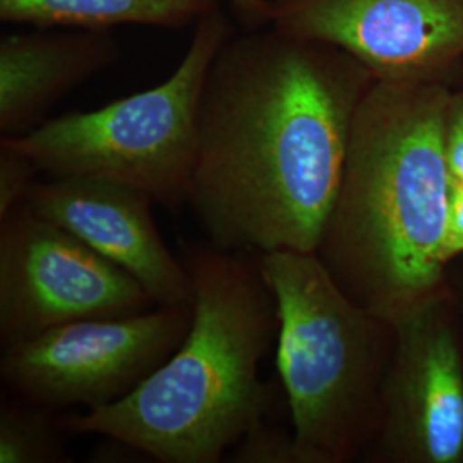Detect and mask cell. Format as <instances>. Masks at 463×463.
I'll return each instance as SVG.
<instances>
[{"instance_id": "cell-1", "label": "cell", "mask_w": 463, "mask_h": 463, "mask_svg": "<svg viewBox=\"0 0 463 463\" xmlns=\"http://www.w3.org/2000/svg\"><path fill=\"white\" fill-rule=\"evenodd\" d=\"M376 78L344 50L273 26L231 38L208 69L187 204L210 244L316 252Z\"/></svg>"}, {"instance_id": "cell-2", "label": "cell", "mask_w": 463, "mask_h": 463, "mask_svg": "<svg viewBox=\"0 0 463 463\" xmlns=\"http://www.w3.org/2000/svg\"><path fill=\"white\" fill-rule=\"evenodd\" d=\"M445 80H374L316 250L355 304L395 321L447 283Z\"/></svg>"}, {"instance_id": "cell-3", "label": "cell", "mask_w": 463, "mask_h": 463, "mask_svg": "<svg viewBox=\"0 0 463 463\" xmlns=\"http://www.w3.org/2000/svg\"><path fill=\"white\" fill-rule=\"evenodd\" d=\"M193 319L183 344L131 393L57 419L64 432L99 434L164 463H216L271 405L260 364L279 338L277 296L260 258L183 244Z\"/></svg>"}, {"instance_id": "cell-4", "label": "cell", "mask_w": 463, "mask_h": 463, "mask_svg": "<svg viewBox=\"0 0 463 463\" xmlns=\"http://www.w3.org/2000/svg\"><path fill=\"white\" fill-rule=\"evenodd\" d=\"M280 315L279 371L298 463L364 458L393 359V321L355 304L316 252L260 254Z\"/></svg>"}, {"instance_id": "cell-5", "label": "cell", "mask_w": 463, "mask_h": 463, "mask_svg": "<svg viewBox=\"0 0 463 463\" xmlns=\"http://www.w3.org/2000/svg\"><path fill=\"white\" fill-rule=\"evenodd\" d=\"M233 34L222 7L194 24L183 61L164 83L97 110L43 120L2 141L53 177L126 184L168 208L189 201L198 158L199 101L208 69Z\"/></svg>"}, {"instance_id": "cell-6", "label": "cell", "mask_w": 463, "mask_h": 463, "mask_svg": "<svg viewBox=\"0 0 463 463\" xmlns=\"http://www.w3.org/2000/svg\"><path fill=\"white\" fill-rule=\"evenodd\" d=\"M193 306H155L129 316L81 319L4 348L2 380L49 411L114 403L183 344Z\"/></svg>"}, {"instance_id": "cell-7", "label": "cell", "mask_w": 463, "mask_h": 463, "mask_svg": "<svg viewBox=\"0 0 463 463\" xmlns=\"http://www.w3.org/2000/svg\"><path fill=\"white\" fill-rule=\"evenodd\" d=\"M126 269L23 201L0 218V344L55 326L155 307Z\"/></svg>"}, {"instance_id": "cell-8", "label": "cell", "mask_w": 463, "mask_h": 463, "mask_svg": "<svg viewBox=\"0 0 463 463\" xmlns=\"http://www.w3.org/2000/svg\"><path fill=\"white\" fill-rule=\"evenodd\" d=\"M393 325V359L364 460L463 463V317L448 283Z\"/></svg>"}, {"instance_id": "cell-9", "label": "cell", "mask_w": 463, "mask_h": 463, "mask_svg": "<svg viewBox=\"0 0 463 463\" xmlns=\"http://www.w3.org/2000/svg\"><path fill=\"white\" fill-rule=\"evenodd\" d=\"M269 26L344 50L376 80H443L463 59V0H273Z\"/></svg>"}, {"instance_id": "cell-10", "label": "cell", "mask_w": 463, "mask_h": 463, "mask_svg": "<svg viewBox=\"0 0 463 463\" xmlns=\"http://www.w3.org/2000/svg\"><path fill=\"white\" fill-rule=\"evenodd\" d=\"M24 201L126 269L156 306H193L191 277L166 248L146 193L93 177H53L34 181Z\"/></svg>"}, {"instance_id": "cell-11", "label": "cell", "mask_w": 463, "mask_h": 463, "mask_svg": "<svg viewBox=\"0 0 463 463\" xmlns=\"http://www.w3.org/2000/svg\"><path fill=\"white\" fill-rule=\"evenodd\" d=\"M118 59L109 32L7 34L0 42V133L16 137L43 122L69 91Z\"/></svg>"}, {"instance_id": "cell-12", "label": "cell", "mask_w": 463, "mask_h": 463, "mask_svg": "<svg viewBox=\"0 0 463 463\" xmlns=\"http://www.w3.org/2000/svg\"><path fill=\"white\" fill-rule=\"evenodd\" d=\"M218 7L220 0H0V19L42 30L109 32L124 24L181 30Z\"/></svg>"}, {"instance_id": "cell-13", "label": "cell", "mask_w": 463, "mask_h": 463, "mask_svg": "<svg viewBox=\"0 0 463 463\" xmlns=\"http://www.w3.org/2000/svg\"><path fill=\"white\" fill-rule=\"evenodd\" d=\"M52 411L26 398L0 407V463L71 462Z\"/></svg>"}, {"instance_id": "cell-14", "label": "cell", "mask_w": 463, "mask_h": 463, "mask_svg": "<svg viewBox=\"0 0 463 463\" xmlns=\"http://www.w3.org/2000/svg\"><path fill=\"white\" fill-rule=\"evenodd\" d=\"M231 462L298 463L294 432L266 426L263 419L233 445Z\"/></svg>"}, {"instance_id": "cell-15", "label": "cell", "mask_w": 463, "mask_h": 463, "mask_svg": "<svg viewBox=\"0 0 463 463\" xmlns=\"http://www.w3.org/2000/svg\"><path fill=\"white\" fill-rule=\"evenodd\" d=\"M38 172L28 155L0 141V218L24 201Z\"/></svg>"}, {"instance_id": "cell-16", "label": "cell", "mask_w": 463, "mask_h": 463, "mask_svg": "<svg viewBox=\"0 0 463 463\" xmlns=\"http://www.w3.org/2000/svg\"><path fill=\"white\" fill-rule=\"evenodd\" d=\"M445 156L449 185H463V91L453 93L448 105Z\"/></svg>"}, {"instance_id": "cell-17", "label": "cell", "mask_w": 463, "mask_h": 463, "mask_svg": "<svg viewBox=\"0 0 463 463\" xmlns=\"http://www.w3.org/2000/svg\"><path fill=\"white\" fill-rule=\"evenodd\" d=\"M448 265L463 256V185H449L447 229Z\"/></svg>"}, {"instance_id": "cell-18", "label": "cell", "mask_w": 463, "mask_h": 463, "mask_svg": "<svg viewBox=\"0 0 463 463\" xmlns=\"http://www.w3.org/2000/svg\"><path fill=\"white\" fill-rule=\"evenodd\" d=\"M235 13L250 26V30H260L269 26L273 19V0H229Z\"/></svg>"}, {"instance_id": "cell-19", "label": "cell", "mask_w": 463, "mask_h": 463, "mask_svg": "<svg viewBox=\"0 0 463 463\" xmlns=\"http://www.w3.org/2000/svg\"><path fill=\"white\" fill-rule=\"evenodd\" d=\"M449 287V285H448ZM449 290L453 292V296L457 298V304H458V307H460V313H462L463 317V283L460 281V285H458V290H455L453 287H449Z\"/></svg>"}]
</instances>
